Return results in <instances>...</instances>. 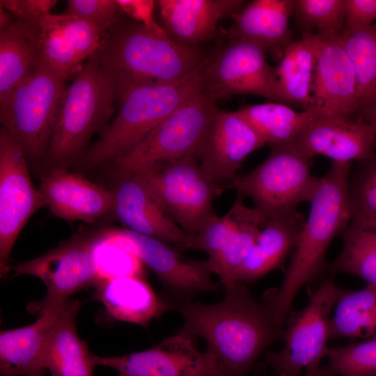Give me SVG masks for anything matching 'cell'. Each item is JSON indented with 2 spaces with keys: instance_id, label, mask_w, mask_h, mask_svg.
Masks as SVG:
<instances>
[{
  "instance_id": "6da1fadb",
  "label": "cell",
  "mask_w": 376,
  "mask_h": 376,
  "mask_svg": "<svg viewBox=\"0 0 376 376\" xmlns=\"http://www.w3.org/2000/svg\"><path fill=\"white\" fill-rule=\"evenodd\" d=\"M225 292L218 303L173 302V311L184 319L179 332L207 343L221 376H247L261 354L282 340L283 329L245 283L237 281Z\"/></svg>"
},
{
  "instance_id": "7a4b0ae2",
  "label": "cell",
  "mask_w": 376,
  "mask_h": 376,
  "mask_svg": "<svg viewBox=\"0 0 376 376\" xmlns=\"http://www.w3.org/2000/svg\"><path fill=\"white\" fill-rule=\"evenodd\" d=\"M352 164L332 162L327 173L320 177L282 283L264 295L263 301L281 329L297 292L322 275L327 267L325 256L329 246L352 221L348 192Z\"/></svg>"
},
{
  "instance_id": "3957f363",
  "label": "cell",
  "mask_w": 376,
  "mask_h": 376,
  "mask_svg": "<svg viewBox=\"0 0 376 376\" xmlns=\"http://www.w3.org/2000/svg\"><path fill=\"white\" fill-rule=\"evenodd\" d=\"M95 54L113 82L116 102L134 88L179 80L205 58L198 49L173 41L162 26L148 28L127 16Z\"/></svg>"
},
{
  "instance_id": "277c9868",
  "label": "cell",
  "mask_w": 376,
  "mask_h": 376,
  "mask_svg": "<svg viewBox=\"0 0 376 376\" xmlns=\"http://www.w3.org/2000/svg\"><path fill=\"white\" fill-rule=\"evenodd\" d=\"M208 55L192 72L175 81L134 88L117 101L118 113L79 162L85 169L113 163L127 156L168 116L201 92Z\"/></svg>"
},
{
  "instance_id": "5b68a950",
  "label": "cell",
  "mask_w": 376,
  "mask_h": 376,
  "mask_svg": "<svg viewBox=\"0 0 376 376\" xmlns=\"http://www.w3.org/2000/svg\"><path fill=\"white\" fill-rule=\"evenodd\" d=\"M115 102L113 82L94 54L67 88L44 161L49 169L79 161L92 136L110 123Z\"/></svg>"
},
{
  "instance_id": "8992f818",
  "label": "cell",
  "mask_w": 376,
  "mask_h": 376,
  "mask_svg": "<svg viewBox=\"0 0 376 376\" xmlns=\"http://www.w3.org/2000/svg\"><path fill=\"white\" fill-rule=\"evenodd\" d=\"M66 79L43 64L0 101L3 128L23 149L29 163L40 166L64 99Z\"/></svg>"
},
{
  "instance_id": "52a82bcc",
  "label": "cell",
  "mask_w": 376,
  "mask_h": 376,
  "mask_svg": "<svg viewBox=\"0 0 376 376\" xmlns=\"http://www.w3.org/2000/svg\"><path fill=\"white\" fill-rule=\"evenodd\" d=\"M132 171L164 214L190 237L215 215V199L228 189L215 184L196 156L147 164Z\"/></svg>"
},
{
  "instance_id": "ba28073f",
  "label": "cell",
  "mask_w": 376,
  "mask_h": 376,
  "mask_svg": "<svg viewBox=\"0 0 376 376\" xmlns=\"http://www.w3.org/2000/svg\"><path fill=\"white\" fill-rule=\"evenodd\" d=\"M311 159L290 143L271 146L266 159L231 188L251 198L266 219L294 214L300 203L310 202L320 182L311 173Z\"/></svg>"
},
{
  "instance_id": "9c48e42d",
  "label": "cell",
  "mask_w": 376,
  "mask_h": 376,
  "mask_svg": "<svg viewBox=\"0 0 376 376\" xmlns=\"http://www.w3.org/2000/svg\"><path fill=\"white\" fill-rule=\"evenodd\" d=\"M342 291L331 277L311 291L306 306L288 315L282 336L284 347L267 352L265 366L277 376H300L303 369L320 366L329 349L330 318Z\"/></svg>"
},
{
  "instance_id": "30bf717a",
  "label": "cell",
  "mask_w": 376,
  "mask_h": 376,
  "mask_svg": "<svg viewBox=\"0 0 376 376\" xmlns=\"http://www.w3.org/2000/svg\"><path fill=\"white\" fill-rule=\"evenodd\" d=\"M104 229L75 234L70 239L40 256L11 267L14 276L31 275L46 285L44 298L30 303L28 311L42 313L65 304L74 292L101 281L94 256V247Z\"/></svg>"
},
{
  "instance_id": "8fae6325",
  "label": "cell",
  "mask_w": 376,
  "mask_h": 376,
  "mask_svg": "<svg viewBox=\"0 0 376 376\" xmlns=\"http://www.w3.org/2000/svg\"><path fill=\"white\" fill-rule=\"evenodd\" d=\"M220 109L203 93L194 95L162 120L116 167L133 170L152 163L197 155Z\"/></svg>"
},
{
  "instance_id": "7c38bea8",
  "label": "cell",
  "mask_w": 376,
  "mask_h": 376,
  "mask_svg": "<svg viewBox=\"0 0 376 376\" xmlns=\"http://www.w3.org/2000/svg\"><path fill=\"white\" fill-rule=\"evenodd\" d=\"M106 237L152 271L169 301H191L198 294L219 289L212 280L207 260L185 258L175 246L127 228H107Z\"/></svg>"
},
{
  "instance_id": "4fadbf2b",
  "label": "cell",
  "mask_w": 376,
  "mask_h": 376,
  "mask_svg": "<svg viewBox=\"0 0 376 376\" xmlns=\"http://www.w3.org/2000/svg\"><path fill=\"white\" fill-rule=\"evenodd\" d=\"M244 201L236 194L229 210L222 217H212L185 249L201 250L207 254L211 272L219 276L224 290L235 284L236 272L267 221L258 210L247 207Z\"/></svg>"
},
{
  "instance_id": "5bb4252c",
  "label": "cell",
  "mask_w": 376,
  "mask_h": 376,
  "mask_svg": "<svg viewBox=\"0 0 376 376\" xmlns=\"http://www.w3.org/2000/svg\"><path fill=\"white\" fill-rule=\"evenodd\" d=\"M266 52L245 40L227 39L208 54L201 93L213 102L237 94H251L275 102L273 68Z\"/></svg>"
},
{
  "instance_id": "9a60e30c",
  "label": "cell",
  "mask_w": 376,
  "mask_h": 376,
  "mask_svg": "<svg viewBox=\"0 0 376 376\" xmlns=\"http://www.w3.org/2000/svg\"><path fill=\"white\" fill-rule=\"evenodd\" d=\"M29 162L22 148L3 129L0 130V272L10 270V255L21 230L39 209L44 197L33 185Z\"/></svg>"
},
{
  "instance_id": "2e32d148",
  "label": "cell",
  "mask_w": 376,
  "mask_h": 376,
  "mask_svg": "<svg viewBox=\"0 0 376 376\" xmlns=\"http://www.w3.org/2000/svg\"><path fill=\"white\" fill-rule=\"evenodd\" d=\"M315 61L308 110L316 119L352 118L360 111L354 70L341 34L313 33Z\"/></svg>"
},
{
  "instance_id": "e0dca14e",
  "label": "cell",
  "mask_w": 376,
  "mask_h": 376,
  "mask_svg": "<svg viewBox=\"0 0 376 376\" xmlns=\"http://www.w3.org/2000/svg\"><path fill=\"white\" fill-rule=\"evenodd\" d=\"M194 339L178 331L151 349L118 357L94 354L93 362L126 376H221L213 354L198 350Z\"/></svg>"
},
{
  "instance_id": "ac0fdd59",
  "label": "cell",
  "mask_w": 376,
  "mask_h": 376,
  "mask_svg": "<svg viewBox=\"0 0 376 376\" xmlns=\"http://www.w3.org/2000/svg\"><path fill=\"white\" fill-rule=\"evenodd\" d=\"M29 23L40 63L66 80L76 75L82 68V63L97 52L105 37L90 23L65 13H51L36 22Z\"/></svg>"
},
{
  "instance_id": "d6986e66",
  "label": "cell",
  "mask_w": 376,
  "mask_h": 376,
  "mask_svg": "<svg viewBox=\"0 0 376 376\" xmlns=\"http://www.w3.org/2000/svg\"><path fill=\"white\" fill-rule=\"evenodd\" d=\"M265 145L237 111L220 110L196 155L207 175L217 185L231 188L246 157Z\"/></svg>"
},
{
  "instance_id": "ffe728a7",
  "label": "cell",
  "mask_w": 376,
  "mask_h": 376,
  "mask_svg": "<svg viewBox=\"0 0 376 376\" xmlns=\"http://www.w3.org/2000/svg\"><path fill=\"white\" fill-rule=\"evenodd\" d=\"M39 190L54 216L68 221L93 223L114 213L112 189L92 182L65 168H54L42 175Z\"/></svg>"
},
{
  "instance_id": "44dd1931",
  "label": "cell",
  "mask_w": 376,
  "mask_h": 376,
  "mask_svg": "<svg viewBox=\"0 0 376 376\" xmlns=\"http://www.w3.org/2000/svg\"><path fill=\"white\" fill-rule=\"evenodd\" d=\"M116 169L117 177L111 189L115 196L113 215L127 229L173 244L179 251H185L191 237L163 213L135 171Z\"/></svg>"
},
{
  "instance_id": "7402d4cb",
  "label": "cell",
  "mask_w": 376,
  "mask_h": 376,
  "mask_svg": "<svg viewBox=\"0 0 376 376\" xmlns=\"http://www.w3.org/2000/svg\"><path fill=\"white\" fill-rule=\"evenodd\" d=\"M313 158L323 155L332 162H359L375 150V132L363 116L315 119L290 143Z\"/></svg>"
},
{
  "instance_id": "603a6c76",
  "label": "cell",
  "mask_w": 376,
  "mask_h": 376,
  "mask_svg": "<svg viewBox=\"0 0 376 376\" xmlns=\"http://www.w3.org/2000/svg\"><path fill=\"white\" fill-rule=\"evenodd\" d=\"M157 4L168 36L191 49L215 36L219 20L246 5L242 0H159Z\"/></svg>"
},
{
  "instance_id": "cb8c5ba5",
  "label": "cell",
  "mask_w": 376,
  "mask_h": 376,
  "mask_svg": "<svg viewBox=\"0 0 376 376\" xmlns=\"http://www.w3.org/2000/svg\"><path fill=\"white\" fill-rule=\"evenodd\" d=\"M295 0H254L232 16L234 22L221 29L226 39L251 42L280 61L292 42L289 28Z\"/></svg>"
},
{
  "instance_id": "d4e9b609",
  "label": "cell",
  "mask_w": 376,
  "mask_h": 376,
  "mask_svg": "<svg viewBox=\"0 0 376 376\" xmlns=\"http://www.w3.org/2000/svg\"><path fill=\"white\" fill-rule=\"evenodd\" d=\"M70 300L39 315L33 323L0 333L1 376H46L42 350L46 337Z\"/></svg>"
},
{
  "instance_id": "484cf974",
  "label": "cell",
  "mask_w": 376,
  "mask_h": 376,
  "mask_svg": "<svg viewBox=\"0 0 376 376\" xmlns=\"http://www.w3.org/2000/svg\"><path fill=\"white\" fill-rule=\"evenodd\" d=\"M94 298L105 306L115 320L147 327L150 322L169 311L173 301L157 295L138 276H120L102 280L95 286Z\"/></svg>"
},
{
  "instance_id": "4316f807",
  "label": "cell",
  "mask_w": 376,
  "mask_h": 376,
  "mask_svg": "<svg viewBox=\"0 0 376 376\" xmlns=\"http://www.w3.org/2000/svg\"><path fill=\"white\" fill-rule=\"evenodd\" d=\"M304 219L299 212L267 219L235 274L236 282L253 283L279 269L293 251Z\"/></svg>"
},
{
  "instance_id": "83f0119b",
  "label": "cell",
  "mask_w": 376,
  "mask_h": 376,
  "mask_svg": "<svg viewBox=\"0 0 376 376\" xmlns=\"http://www.w3.org/2000/svg\"><path fill=\"white\" fill-rule=\"evenodd\" d=\"M79 308L78 301L70 300L46 337L42 358L51 376H94V354L79 338L76 328Z\"/></svg>"
},
{
  "instance_id": "f1b7e54d",
  "label": "cell",
  "mask_w": 376,
  "mask_h": 376,
  "mask_svg": "<svg viewBox=\"0 0 376 376\" xmlns=\"http://www.w3.org/2000/svg\"><path fill=\"white\" fill-rule=\"evenodd\" d=\"M313 33H304L299 40L292 41L273 68L275 102L295 104L308 110L315 61Z\"/></svg>"
},
{
  "instance_id": "f546056e",
  "label": "cell",
  "mask_w": 376,
  "mask_h": 376,
  "mask_svg": "<svg viewBox=\"0 0 376 376\" xmlns=\"http://www.w3.org/2000/svg\"><path fill=\"white\" fill-rule=\"evenodd\" d=\"M40 64L31 24L16 19L0 31V101L24 83Z\"/></svg>"
},
{
  "instance_id": "4dcf8cb0",
  "label": "cell",
  "mask_w": 376,
  "mask_h": 376,
  "mask_svg": "<svg viewBox=\"0 0 376 376\" xmlns=\"http://www.w3.org/2000/svg\"><path fill=\"white\" fill-rule=\"evenodd\" d=\"M270 146L291 143L313 120L308 111H297L279 102L246 104L237 111Z\"/></svg>"
},
{
  "instance_id": "1f68e13d",
  "label": "cell",
  "mask_w": 376,
  "mask_h": 376,
  "mask_svg": "<svg viewBox=\"0 0 376 376\" xmlns=\"http://www.w3.org/2000/svg\"><path fill=\"white\" fill-rule=\"evenodd\" d=\"M329 337L376 338V285L357 291L343 289L330 318Z\"/></svg>"
},
{
  "instance_id": "d6a6232c",
  "label": "cell",
  "mask_w": 376,
  "mask_h": 376,
  "mask_svg": "<svg viewBox=\"0 0 376 376\" xmlns=\"http://www.w3.org/2000/svg\"><path fill=\"white\" fill-rule=\"evenodd\" d=\"M342 237V250L329 267L331 274H351L376 285V219L352 220Z\"/></svg>"
},
{
  "instance_id": "836d02e7",
  "label": "cell",
  "mask_w": 376,
  "mask_h": 376,
  "mask_svg": "<svg viewBox=\"0 0 376 376\" xmlns=\"http://www.w3.org/2000/svg\"><path fill=\"white\" fill-rule=\"evenodd\" d=\"M341 38L354 70L357 101L363 112L376 101V22L344 30Z\"/></svg>"
},
{
  "instance_id": "e575fe53",
  "label": "cell",
  "mask_w": 376,
  "mask_h": 376,
  "mask_svg": "<svg viewBox=\"0 0 376 376\" xmlns=\"http://www.w3.org/2000/svg\"><path fill=\"white\" fill-rule=\"evenodd\" d=\"M292 14L302 33L340 35L345 30L344 0H295Z\"/></svg>"
},
{
  "instance_id": "d590c367",
  "label": "cell",
  "mask_w": 376,
  "mask_h": 376,
  "mask_svg": "<svg viewBox=\"0 0 376 376\" xmlns=\"http://www.w3.org/2000/svg\"><path fill=\"white\" fill-rule=\"evenodd\" d=\"M326 357L336 376H376V338L329 347Z\"/></svg>"
},
{
  "instance_id": "8d00e7d4",
  "label": "cell",
  "mask_w": 376,
  "mask_h": 376,
  "mask_svg": "<svg viewBox=\"0 0 376 376\" xmlns=\"http://www.w3.org/2000/svg\"><path fill=\"white\" fill-rule=\"evenodd\" d=\"M350 171L348 192L352 219H376V148Z\"/></svg>"
},
{
  "instance_id": "74e56055",
  "label": "cell",
  "mask_w": 376,
  "mask_h": 376,
  "mask_svg": "<svg viewBox=\"0 0 376 376\" xmlns=\"http://www.w3.org/2000/svg\"><path fill=\"white\" fill-rule=\"evenodd\" d=\"M107 229L96 242L94 256L102 280L120 276L143 278V264L134 255L109 241L106 237Z\"/></svg>"
},
{
  "instance_id": "f35d334b",
  "label": "cell",
  "mask_w": 376,
  "mask_h": 376,
  "mask_svg": "<svg viewBox=\"0 0 376 376\" xmlns=\"http://www.w3.org/2000/svg\"><path fill=\"white\" fill-rule=\"evenodd\" d=\"M63 13L84 19L105 36L127 16L116 0H68Z\"/></svg>"
},
{
  "instance_id": "ab89813d",
  "label": "cell",
  "mask_w": 376,
  "mask_h": 376,
  "mask_svg": "<svg viewBox=\"0 0 376 376\" xmlns=\"http://www.w3.org/2000/svg\"><path fill=\"white\" fill-rule=\"evenodd\" d=\"M56 0H0L2 8L16 17L28 22H36L51 14Z\"/></svg>"
},
{
  "instance_id": "60d3db41",
  "label": "cell",
  "mask_w": 376,
  "mask_h": 376,
  "mask_svg": "<svg viewBox=\"0 0 376 376\" xmlns=\"http://www.w3.org/2000/svg\"><path fill=\"white\" fill-rule=\"evenodd\" d=\"M345 30L368 26L376 20V0H344Z\"/></svg>"
},
{
  "instance_id": "b9f144b4",
  "label": "cell",
  "mask_w": 376,
  "mask_h": 376,
  "mask_svg": "<svg viewBox=\"0 0 376 376\" xmlns=\"http://www.w3.org/2000/svg\"><path fill=\"white\" fill-rule=\"evenodd\" d=\"M123 13L132 19L148 28L161 26L154 18V9L157 3L152 0H116Z\"/></svg>"
},
{
  "instance_id": "7bdbcfd3",
  "label": "cell",
  "mask_w": 376,
  "mask_h": 376,
  "mask_svg": "<svg viewBox=\"0 0 376 376\" xmlns=\"http://www.w3.org/2000/svg\"><path fill=\"white\" fill-rule=\"evenodd\" d=\"M303 376H336V375L328 366H318L306 370Z\"/></svg>"
},
{
  "instance_id": "ee69618b",
  "label": "cell",
  "mask_w": 376,
  "mask_h": 376,
  "mask_svg": "<svg viewBox=\"0 0 376 376\" xmlns=\"http://www.w3.org/2000/svg\"><path fill=\"white\" fill-rule=\"evenodd\" d=\"M362 113L361 116L374 128L376 139V101Z\"/></svg>"
},
{
  "instance_id": "f6af8a7d",
  "label": "cell",
  "mask_w": 376,
  "mask_h": 376,
  "mask_svg": "<svg viewBox=\"0 0 376 376\" xmlns=\"http://www.w3.org/2000/svg\"><path fill=\"white\" fill-rule=\"evenodd\" d=\"M13 21L10 13L5 9L0 8V31L8 27Z\"/></svg>"
},
{
  "instance_id": "bcb514c9",
  "label": "cell",
  "mask_w": 376,
  "mask_h": 376,
  "mask_svg": "<svg viewBox=\"0 0 376 376\" xmlns=\"http://www.w3.org/2000/svg\"><path fill=\"white\" fill-rule=\"evenodd\" d=\"M256 376H266V375L265 374H260V375H256Z\"/></svg>"
},
{
  "instance_id": "7dc6e473",
  "label": "cell",
  "mask_w": 376,
  "mask_h": 376,
  "mask_svg": "<svg viewBox=\"0 0 376 376\" xmlns=\"http://www.w3.org/2000/svg\"><path fill=\"white\" fill-rule=\"evenodd\" d=\"M119 376H126V375H122V374H119Z\"/></svg>"
}]
</instances>
